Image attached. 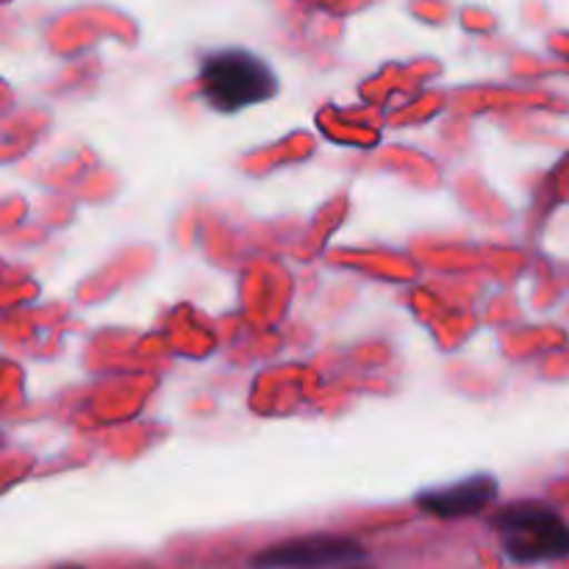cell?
<instances>
[{
    "label": "cell",
    "mask_w": 569,
    "mask_h": 569,
    "mask_svg": "<svg viewBox=\"0 0 569 569\" xmlns=\"http://www.w3.org/2000/svg\"><path fill=\"white\" fill-rule=\"evenodd\" d=\"M500 483L489 472L467 476L461 481L448 483V487L428 489L417 495V506L426 515L439 517V520H461V517H476L487 511L498 500Z\"/></svg>",
    "instance_id": "obj_4"
},
{
    "label": "cell",
    "mask_w": 569,
    "mask_h": 569,
    "mask_svg": "<svg viewBox=\"0 0 569 569\" xmlns=\"http://www.w3.org/2000/svg\"><path fill=\"white\" fill-rule=\"evenodd\" d=\"M253 569H372L370 556L356 539L333 533L287 539L250 559Z\"/></svg>",
    "instance_id": "obj_3"
},
{
    "label": "cell",
    "mask_w": 569,
    "mask_h": 569,
    "mask_svg": "<svg viewBox=\"0 0 569 569\" xmlns=\"http://www.w3.org/2000/svg\"><path fill=\"white\" fill-rule=\"evenodd\" d=\"M489 522L515 565H542L569 556V526L550 506L520 500L495 511Z\"/></svg>",
    "instance_id": "obj_2"
},
{
    "label": "cell",
    "mask_w": 569,
    "mask_h": 569,
    "mask_svg": "<svg viewBox=\"0 0 569 569\" xmlns=\"http://www.w3.org/2000/svg\"><path fill=\"white\" fill-rule=\"evenodd\" d=\"M61 569H81V567H61Z\"/></svg>",
    "instance_id": "obj_5"
},
{
    "label": "cell",
    "mask_w": 569,
    "mask_h": 569,
    "mask_svg": "<svg viewBox=\"0 0 569 569\" xmlns=\"http://www.w3.org/2000/svg\"><path fill=\"white\" fill-rule=\"evenodd\" d=\"M200 98L220 114H237L250 106L267 103L278 94L272 64L253 50L220 48L200 59Z\"/></svg>",
    "instance_id": "obj_1"
}]
</instances>
